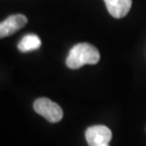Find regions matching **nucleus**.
I'll use <instances>...</instances> for the list:
<instances>
[{
	"mask_svg": "<svg viewBox=\"0 0 146 146\" xmlns=\"http://www.w3.org/2000/svg\"><path fill=\"white\" fill-rule=\"evenodd\" d=\"M100 61V52L96 48L87 43H78L74 46L68 53L66 65L70 69H78L84 65H94Z\"/></svg>",
	"mask_w": 146,
	"mask_h": 146,
	"instance_id": "1",
	"label": "nucleus"
},
{
	"mask_svg": "<svg viewBox=\"0 0 146 146\" xmlns=\"http://www.w3.org/2000/svg\"><path fill=\"white\" fill-rule=\"evenodd\" d=\"M34 110L37 114L52 123L61 121L63 118V110L61 106L47 98L37 99L34 102Z\"/></svg>",
	"mask_w": 146,
	"mask_h": 146,
	"instance_id": "2",
	"label": "nucleus"
},
{
	"mask_svg": "<svg viewBox=\"0 0 146 146\" xmlns=\"http://www.w3.org/2000/svg\"><path fill=\"white\" fill-rule=\"evenodd\" d=\"M111 137V131L106 125H92L86 131V140L89 146H110Z\"/></svg>",
	"mask_w": 146,
	"mask_h": 146,
	"instance_id": "3",
	"label": "nucleus"
},
{
	"mask_svg": "<svg viewBox=\"0 0 146 146\" xmlns=\"http://www.w3.org/2000/svg\"><path fill=\"white\" fill-rule=\"evenodd\" d=\"M27 24V17L23 14L10 15L0 23V38L11 36L12 34L22 29Z\"/></svg>",
	"mask_w": 146,
	"mask_h": 146,
	"instance_id": "4",
	"label": "nucleus"
},
{
	"mask_svg": "<svg viewBox=\"0 0 146 146\" xmlns=\"http://www.w3.org/2000/svg\"><path fill=\"white\" fill-rule=\"evenodd\" d=\"M110 15L115 19L125 17L132 7V0H104Z\"/></svg>",
	"mask_w": 146,
	"mask_h": 146,
	"instance_id": "5",
	"label": "nucleus"
},
{
	"mask_svg": "<svg viewBox=\"0 0 146 146\" xmlns=\"http://www.w3.org/2000/svg\"><path fill=\"white\" fill-rule=\"evenodd\" d=\"M40 47H41V40L35 34H28L25 37H23L17 44V49L24 53L38 50Z\"/></svg>",
	"mask_w": 146,
	"mask_h": 146,
	"instance_id": "6",
	"label": "nucleus"
}]
</instances>
